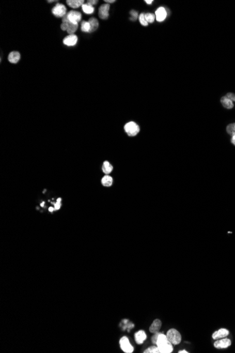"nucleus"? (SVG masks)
Returning a JSON list of instances; mask_svg holds the SVG:
<instances>
[{
	"label": "nucleus",
	"instance_id": "obj_1",
	"mask_svg": "<svg viewBox=\"0 0 235 353\" xmlns=\"http://www.w3.org/2000/svg\"><path fill=\"white\" fill-rule=\"evenodd\" d=\"M156 346L160 353H171L173 351V345L168 340L166 335L162 333H159Z\"/></svg>",
	"mask_w": 235,
	"mask_h": 353
},
{
	"label": "nucleus",
	"instance_id": "obj_2",
	"mask_svg": "<svg viewBox=\"0 0 235 353\" xmlns=\"http://www.w3.org/2000/svg\"><path fill=\"white\" fill-rule=\"evenodd\" d=\"M166 336L168 340L173 346L179 345L182 341V335L180 333L175 329H170L166 333Z\"/></svg>",
	"mask_w": 235,
	"mask_h": 353
},
{
	"label": "nucleus",
	"instance_id": "obj_3",
	"mask_svg": "<svg viewBox=\"0 0 235 353\" xmlns=\"http://www.w3.org/2000/svg\"><path fill=\"white\" fill-rule=\"evenodd\" d=\"M124 130H125L128 136L134 137L136 136L139 133L140 128L135 122L130 121L125 124V126H124Z\"/></svg>",
	"mask_w": 235,
	"mask_h": 353
},
{
	"label": "nucleus",
	"instance_id": "obj_4",
	"mask_svg": "<svg viewBox=\"0 0 235 353\" xmlns=\"http://www.w3.org/2000/svg\"><path fill=\"white\" fill-rule=\"evenodd\" d=\"M120 347L123 352L125 353H132L134 351V348L130 342L129 338L126 336L122 337L120 339Z\"/></svg>",
	"mask_w": 235,
	"mask_h": 353
},
{
	"label": "nucleus",
	"instance_id": "obj_5",
	"mask_svg": "<svg viewBox=\"0 0 235 353\" xmlns=\"http://www.w3.org/2000/svg\"><path fill=\"white\" fill-rule=\"evenodd\" d=\"M52 13L58 18H63L66 14V8L62 4L58 3L53 9H52Z\"/></svg>",
	"mask_w": 235,
	"mask_h": 353
},
{
	"label": "nucleus",
	"instance_id": "obj_6",
	"mask_svg": "<svg viewBox=\"0 0 235 353\" xmlns=\"http://www.w3.org/2000/svg\"><path fill=\"white\" fill-rule=\"evenodd\" d=\"M232 344L230 339L226 338H223L219 340H216V341L214 343V347L217 349H226L229 348Z\"/></svg>",
	"mask_w": 235,
	"mask_h": 353
},
{
	"label": "nucleus",
	"instance_id": "obj_7",
	"mask_svg": "<svg viewBox=\"0 0 235 353\" xmlns=\"http://www.w3.org/2000/svg\"><path fill=\"white\" fill-rule=\"evenodd\" d=\"M67 17L71 23L73 24H78V22L80 21L82 18V15L78 11H71L67 13Z\"/></svg>",
	"mask_w": 235,
	"mask_h": 353
},
{
	"label": "nucleus",
	"instance_id": "obj_8",
	"mask_svg": "<svg viewBox=\"0 0 235 353\" xmlns=\"http://www.w3.org/2000/svg\"><path fill=\"white\" fill-rule=\"evenodd\" d=\"M229 334H230V331L227 329L222 328V329H220L217 331H215L212 334V338L213 340H216L223 338H226V337L228 336Z\"/></svg>",
	"mask_w": 235,
	"mask_h": 353
},
{
	"label": "nucleus",
	"instance_id": "obj_9",
	"mask_svg": "<svg viewBox=\"0 0 235 353\" xmlns=\"http://www.w3.org/2000/svg\"><path fill=\"white\" fill-rule=\"evenodd\" d=\"M109 9L110 6L108 4H104L101 6L99 9V18L103 19V20L107 19L108 18V16H109V13H108Z\"/></svg>",
	"mask_w": 235,
	"mask_h": 353
},
{
	"label": "nucleus",
	"instance_id": "obj_10",
	"mask_svg": "<svg viewBox=\"0 0 235 353\" xmlns=\"http://www.w3.org/2000/svg\"><path fill=\"white\" fill-rule=\"evenodd\" d=\"M167 16V11L165 9L164 7H159L158 9L156 11L155 13V17H156V21L158 22H162L166 19Z\"/></svg>",
	"mask_w": 235,
	"mask_h": 353
},
{
	"label": "nucleus",
	"instance_id": "obj_11",
	"mask_svg": "<svg viewBox=\"0 0 235 353\" xmlns=\"http://www.w3.org/2000/svg\"><path fill=\"white\" fill-rule=\"evenodd\" d=\"M147 335L144 331L140 330L135 333V340L137 344L141 345L147 340Z\"/></svg>",
	"mask_w": 235,
	"mask_h": 353
},
{
	"label": "nucleus",
	"instance_id": "obj_12",
	"mask_svg": "<svg viewBox=\"0 0 235 353\" xmlns=\"http://www.w3.org/2000/svg\"><path fill=\"white\" fill-rule=\"evenodd\" d=\"M63 44L66 46H74L77 42V37L75 35H69L63 39Z\"/></svg>",
	"mask_w": 235,
	"mask_h": 353
},
{
	"label": "nucleus",
	"instance_id": "obj_13",
	"mask_svg": "<svg viewBox=\"0 0 235 353\" xmlns=\"http://www.w3.org/2000/svg\"><path fill=\"white\" fill-rule=\"evenodd\" d=\"M162 326V322L160 319H156L151 323L149 327V331L151 333H156L159 332Z\"/></svg>",
	"mask_w": 235,
	"mask_h": 353
},
{
	"label": "nucleus",
	"instance_id": "obj_14",
	"mask_svg": "<svg viewBox=\"0 0 235 353\" xmlns=\"http://www.w3.org/2000/svg\"><path fill=\"white\" fill-rule=\"evenodd\" d=\"M21 59V54L18 52H11L8 56V60L10 63L16 64L18 63Z\"/></svg>",
	"mask_w": 235,
	"mask_h": 353
},
{
	"label": "nucleus",
	"instance_id": "obj_15",
	"mask_svg": "<svg viewBox=\"0 0 235 353\" xmlns=\"http://www.w3.org/2000/svg\"><path fill=\"white\" fill-rule=\"evenodd\" d=\"M84 0H67V4L73 9H77L84 4Z\"/></svg>",
	"mask_w": 235,
	"mask_h": 353
},
{
	"label": "nucleus",
	"instance_id": "obj_16",
	"mask_svg": "<svg viewBox=\"0 0 235 353\" xmlns=\"http://www.w3.org/2000/svg\"><path fill=\"white\" fill-rule=\"evenodd\" d=\"M221 103H222V106L225 107L226 109H232L234 107V104H233L232 101L230 100V99H228L227 97H223L221 99Z\"/></svg>",
	"mask_w": 235,
	"mask_h": 353
},
{
	"label": "nucleus",
	"instance_id": "obj_17",
	"mask_svg": "<svg viewBox=\"0 0 235 353\" xmlns=\"http://www.w3.org/2000/svg\"><path fill=\"white\" fill-rule=\"evenodd\" d=\"M102 171L105 174L108 175V174H109L112 172L113 166L108 162V161H105L102 166Z\"/></svg>",
	"mask_w": 235,
	"mask_h": 353
},
{
	"label": "nucleus",
	"instance_id": "obj_18",
	"mask_svg": "<svg viewBox=\"0 0 235 353\" xmlns=\"http://www.w3.org/2000/svg\"><path fill=\"white\" fill-rule=\"evenodd\" d=\"M102 184L105 187H111L113 184V178L111 176L106 175L102 179Z\"/></svg>",
	"mask_w": 235,
	"mask_h": 353
},
{
	"label": "nucleus",
	"instance_id": "obj_19",
	"mask_svg": "<svg viewBox=\"0 0 235 353\" xmlns=\"http://www.w3.org/2000/svg\"><path fill=\"white\" fill-rule=\"evenodd\" d=\"M88 22L90 24V27H91L90 32H94L95 30H97V29L98 28V27H99V21H97V19L95 18H90V20H89Z\"/></svg>",
	"mask_w": 235,
	"mask_h": 353
},
{
	"label": "nucleus",
	"instance_id": "obj_20",
	"mask_svg": "<svg viewBox=\"0 0 235 353\" xmlns=\"http://www.w3.org/2000/svg\"><path fill=\"white\" fill-rule=\"evenodd\" d=\"M82 9L83 12H85L86 14H92L94 11V8L92 6L88 4L87 3L84 4L82 6Z\"/></svg>",
	"mask_w": 235,
	"mask_h": 353
},
{
	"label": "nucleus",
	"instance_id": "obj_21",
	"mask_svg": "<svg viewBox=\"0 0 235 353\" xmlns=\"http://www.w3.org/2000/svg\"><path fill=\"white\" fill-rule=\"evenodd\" d=\"M77 28H78V24H73L69 21V25H68L67 32L69 35H73V33L77 30Z\"/></svg>",
	"mask_w": 235,
	"mask_h": 353
},
{
	"label": "nucleus",
	"instance_id": "obj_22",
	"mask_svg": "<svg viewBox=\"0 0 235 353\" xmlns=\"http://www.w3.org/2000/svg\"><path fill=\"white\" fill-rule=\"evenodd\" d=\"M90 24L88 21H83L82 24H81V30L85 32H90Z\"/></svg>",
	"mask_w": 235,
	"mask_h": 353
},
{
	"label": "nucleus",
	"instance_id": "obj_23",
	"mask_svg": "<svg viewBox=\"0 0 235 353\" xmlns=\"http://www.w3.org/2000/svg\"><path fill=\"white\" fill-rule=\"evenodd\" d=\"M144 353H160V352H159V350H158V348L157 347V346H156V345H154V346H150L149 348L146 349V350L144 351Z\"/></svg>",
	"mask_w": 235,
	"mask_h": 353
},
{
	"label": "nucleus",
	"instance_id": "obj_24",
	"mask_svg": "<svg viewBox=\"0 0 235 353\" xmlns=\"http://www.w3.org/2000/svg\"><path fill=\"white\" fill-rule=\"evenodd\" d=\"M227 132L229 135H235V123H231L227 127Z\"/></svg>",
	"mask_w": 235,
	"mask_h": 353
},
{
	"label": "nucleus",
	"instance_id": "obj_25",
	"mask_svg": "<svg viewBox=\"0 0 235 353\" xmlns=\"http://www.w3.org/2000/svg\"><path fill=\"white\" fill-rule=\"evenodd\" d=\"M144 16H145V18H146V21H147V23H152L153 21L155 20V16L153 14V13H145L144 14Z\"/></svg>",
	"mask_w": 235,
	"mask_h": 353
},
{
	"label": "nucleus",
	"instance_id": "obj_26",
	"mask_svg": "<svg viewBox=\"0 0 235 353\" xmlns=\"http://www.w3.org/2000/svg\"><path fill=\"white\" fill-rule=\"evenodd\" d=\"M139 21H140V23L141 25H142L143 26H148V23H147V21H146L144 13H141L139 16Z\"/></svg>",
	"mask_w": 235,
	"mask_h": 353
},
{
	"label": "nucleus",
	"instance_id": "obj_27",
	"mask_svg": "<svg viewBox=\"0 0 235 353\" xmlns=\"http://www.w3.org/2000/svg\"><path fill=\"white\" fill-rule=\"evenodd\" d=\"M61 198H58L57 199V202H56V203L54 204V209L55 210H59V209L61 208Z\"/></svg>",
	"mask_w": 235,
	"mask_h": 353
},
{
	"label": "nucleus",
	"instance_id": "obj_28",
	"mask_svg": "<svg viewBox=\"0 0 235 353\" xmlns=\"http://www.w3.org/2000/svg\"><path fill=\"white\" fill-rule=\"evenodd\" d=\"M159 332L158 333H154V335H153L152 338H151V342L153 343V344L156 345V342H157V339H158V335H159Z\"/></svg>",
	"mask_w": 235,
	"mask_h": 353
},
{
	"label": "nucleus",
	"instance_id": "obj_29",
	"mask_svg": "<svg viewBox=\"0 0 235 353\" xmlns=\"http://www.w3.org/2000/svg\"><path fill=\"white\" fill-rule=\"evenodd\" d=\"M130 14H131V16H132V18H131V19H132V20H133H133H134V21H135V20H136V18H137V17H138V13H137V11H134V10H133V11H130Z\"/></svg>",
	"mask_w": 235,
	"mask_h": 353
},
{
	"label": "nucleus",
	"instance_id": "obj_30",
	"mask_svg": "<svg viewBox=\"0 0 235 353\" xmlns=\"http://www.w3.org/2000/svg\"><path fill=\"white\" fill-rule=\"evenodd\" d=\"M225 97H228V99H230V100L234 101V102H235V95L233 94V93H230H230H228V94L226 95V96H225Z\"/></svg>",
	"mask_w": 235,
	"mask_h": 353
},
{
	"label": "nucleus",
	"instance_id": "obj_31",
	"mask_svg": "<svg viewBox=\"0 0 235 353\" xmlns=\"http://www.w3.org/2000/svg\"><path fill=\"white\" fill-rule=\"evenodd\" d=\"M97 2H98V1H97V0H88L87 3L88 4H90L93 7L94 5L97 4Z\"/></svg>",
	"mask_w": 235,
	"mask_h": 353
},
{
	"label": "nucleus",
	"instance_id": "obj_32",
	"mask_svg": "<svg viewBox=\"0 0 235 353\" xmlns=\"http://www.w3.org/2000/svg\"><path fill=\"white\" fill-rule=\"evenodd\" d=\"M231 142H232V143L233 145H235V135H232V139H231Z\"/></svg>",
	"mask_w": 235,
	"mask_h": 353
},
{
	"label": "nucleus",
	"instance_id": "obj_33",
	"mask_svg": "<svg viewBox=\"0 0 235 353\" xmlns=\"http://www.w3.org/2000/svg\"><path fill=\"white\" fill-rule=\"evenodd\" d=\"M105 2H107V3H113L115 2V0H105Z\"/></svg>",
	"mask_w": 235,
	"mask_h": 353
},
{
	"label": "nucleus",
	"instance_id": "obj_34",
	"mask_svg": "<svg viewBox=\"0 0 235 353\" xmlns=\"http://www.w3.org/2000/svg\"><path fill=\"white\" fill-rule=\"evenodd\" d=\"M145 2L147 3V4H152V2H153V1L152 0H146Z\"/></svg>",
	"mask_w": 235,
	"mask_h": 353
},
{
	"label": "nucleus",
	"instance_id": "obj_35",
	"mask_svg": "<svg viewBox=\"0 0 235 353\" xmlns=\"http://www.w3.org/2000/svg\"><path fill=\"white\" fill-rule=\"evenodd\" d=\"M54 210H55V209H54V207H50L49 208V211L50 212H53V211H54Z\"/></svg>",
	"mask_w": 235,
	"mask_h": 353
},
{
	"label": "nucleus",
	"instance_id": "obj_36",
	"mask_svg": "<svg viewBox=\"0 0 235 353\" xmlns=\"http://www.w3.org/2000/svg\"><path fill=\"white\" fill-rule=\"evenodd\" d=\"M178 352L179 353H188L189 352H187V351L185 350H180Z\"/></svg>",
	"mask_w": 235,
	"mask_h": 353
},
{
	"label": "nucleus",
	"instance_id": "obj_37",
	"mask_svg": "<svg viewBox=\"0 0 235 353\" xmlns=\"http://www.w3.org/2000/svg\"><path fill=\"white\" fill-rule=\"evenodd\" d=\"M44 202H42L41 204V207H44Z\"/></svg>",
	"mask_w": 235,
	"mask_h": 353
},
{
	"label": "nucleus",
	"instance_id": "obj_38",
	"mask_svg": "<svg viewBox=\"0 0 235 353\" xmlns=\"http://www.w3.org/2000/svg\"><path fill=\"white\" fill-rule=\"evenodd\" d=\"M54 1H48V2H53Z\"/></svg>",
	"mask_w": 235,
	"mask_h": 353
}]
</instances>
